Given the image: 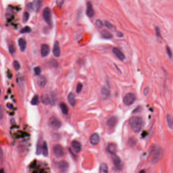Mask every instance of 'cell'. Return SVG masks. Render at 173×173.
<instances>
[{
  "label": "cell",
  "mask_w": 173,
  "mask_h": 173,
  "mask_svg": "<svg viewBox=\"0 0 173 173\" xmlns=\"http://www.w3.org/2000/svg\"><path fill=\"white\" fill-rule=\"evenodd\" d=\"M150 156L151 157V162L153 164L158 163L163 156V150L160 146L156 144L152 145L149 148Z\"/></svg>",
  "instance_id": "1"
},
{
  "label": "cell",
  "mask_w": 173,
  "mask_h": 173,
  "mask_svg": "<svg viewBox=\"0 0 173 173\" xmlns=\"http://www.w3.org/2000/svg\"><path fill=\"white\" fill-rule=\"evenodd\" d=\"M129 124L132 130L136 133L139 132L144 124L143 119L139 117L134 116L131 117L129 120Z\"/></svg>",
  "instance_id": "2"
},
{
  "label": "cell",
  "mask_w": 173,
  "mask_h": 173,
  "mask_svg": "<svg viewBox=\"0 0 173 173\" xmlns=\"http://www.w3.org/2000/svg\"><path fill=\"white\" fill-rule=\"evenodd\" d=\"M43 17L45 22L49 25L51 26L52 25V15L51 9L48 8H45L43 12Z\"/></svg>",
  "instance_id": "3"
},
{
  "label": "cell",
  "mask_w": 173,
  "mask_h": 173,
  "mask_svg": "<svg viewBox=\"0 0 173 173\" xmlns=\"http://www.w3.org/2000/svg\"><path fill=\"white\" fill-rule=\"evenodd\" d=\"M111 159L115 167L119 170H122L123 167V164L122 160L115 153H112L111 154Z\"/></svg>",
  "instance_id": "4"
},
{
  "label": "cell",
  "mask_w": 173,
  "mask_h": 173,
  "mask_svg": "<svg viewBox=\"0 0 173 173\" xmlns=\"http://www.w3.org/2000/svg\"><path fill=\"white\" fill-rule=\"evenodd\" d=\"M136 99L135 95L132 93L127 94L123 98V102L125 104L129 106L134 103Z\"/></svg>",
  "instance_id": "5"
},
{
  "label": "cell",
  "mask_w": 173,
  "mask_h": 173,
  "mask_svg": "<svg viewBox=\"0 0 173 173\" xmlns=\"http://www.w3.org/2000/svg\"><path fill=\"white\" fill-rule=\"evenodd\" d=\"M49 123L51 127L54 130H58L61 126V123L60 121L54 116H52L50 118Z\"/></svg>",
  "instance_id": "6"
},
{
  "label": "cell",
  "mask_w": 173,
  "mask_h": 173,
  "mask_svg": "<svg viewBox=\"0 0 173 173\" xmlns=\"http://www.w3.org/2000/svg\"><path fill=\"white\" fill-rule=\"evenodd\" d=\"M53 151L55 156L58 158H61L64 155V148L60 144H56L54 146Z\"/></svg>",
  "instance_id": "7"
},
{
  "label": "cell",
  "mask_w": 173,
  "mask_h": 173,
  "mask_svg": "<svg viewBox=\"0 0 173 173\" xmlns=\"http://www.w3.org/2000/svg\"><path fill=\"white\" fill-rule=\"evenodd\" d=\"M58 168L61 173H66L69 169V164L65 161H61L58 163Z\"/></svg>",
  "instance_id": "8"
},
{
  "label": "cell",
  "mask_w": 173,
  "mask_h": 173,
  "mask_svg": "<svg viewBox=\"0 0 173 173\" xmlns=\"http://www.w3.org/2000/svg\"><path fill=\"white\" fill-rule=\"evenodd\" d=\"M100 136L97 133L93 134L90 138V143L93 145H97L100 142Z\"/></svg>",
  "instance_id": "9"
},
{
  "label": "cell",
  "mask_w": 173,
  "mask_h": 173,
  "mask_svg": "<svg viewBox=\"0 0 173 173\" xmlns=\"http://www.w3.org/2000/svg\"><path fill=\"white\" fill-rule=\"evenodd\" d=\"M42 5V0H33L31 4L32 9L35 12H37L40 11Z\"/></svg>",
  "instance_id": "10"
},
{
  "label": "cell",
  "mask_w": 173,
  "mask_h": 173,
  "mask_svg": "<svg viewBox=\"0 0 173 173\" xmlns=\"http://www.w3.org/2000/svg\"><path fill=\"white\" fill-rule=\"evenodd\" d=\"M71 146L76 153H79L81 151L82 148L81 143L77 140H73L72 141Z\"/></svg>",
  "instance_id": "11"
},
{
  "label": "cell",
  "mask_w": 173,
  "mask_h": 173,
  "mask_svg": "<svg viewBox=\"0 0 173 173\" xmlns=\"http://www.w3.org/2000/svg\"><path fill=\"white\" fill-rule=\"evenodd\" d=\"M37 83L38 87L40 88H44L47 83V80L46 78L44 75H40L37 78Z\"/></svg>",
  "instance_id": "12"
},
{
  "label": "cell",
  "mask_w": 173,
  "mask_h": 173,
  "mask_svg": "<svg viewBox=\"0 0 173 173\" xmlns=\"http://www.w3.org/2000/svg\"><path fill=\"white\" fill-rule=\"evenodd\" d=\"M118 122V119L116 117H111L110 118H109L107 122H106V125L107 127L109 128H113L117 124Z\"/></svg>",
  "instance_id": "13"
},
{
  "label": "cell",
  "mask_w": 173,
  "mask_h": 173,
  "mask_svg": "<svg viewBox=\"0 0 173 173\" xmlns=\"http://www.w3.org/2000/svg\"><path fill=\"white\" fill-rule=\"evenodd\" d=\"M50 53L49 46L45 44L41 45V54L42 57H46Z\"/></svg>",
  "instance_id": "14"
},
{
  "label": "cell",
  "mask_w": 173,
  "mask_h": 173,
  "mask_svg": "<svg viewBox=\"0 0 173 173\" xmlns=\"http://www.w3.org/2000/svg\"><path fill=\"white\" fill-rule=\"evenodd\" d=\"M53 53L56 57H59L60 55V48L59 43L58 41H56L54 43L53 49Z\"/></svg>",
  "instance_id": "15"
},
{
  "label": "cell",
  "mask_w": 173,
  "mask_h": 173,
  "mask_svg": "<svg viewBox=\"0 0 173 173\" xmlns=\"http://www.w3.org/2000/svg\"><path fill=\"white\" fill-rule=\"evenodd\" d=\"M112 51L114 54L117 56V57L119 60L124 61L125 59V56L118 48H113Z\"/></svg>",
  "instance_id": "16"
},
{
  "label": "cell",
  "mask_w": 173,
  "mask_h": 173,
  "mask_svg": "<svg viewBox=\"0 0 173 173\" xmlns=\"http://www.w3.org/2000/svg\"><path fill=\"white\" fill-rule=\"evenodd\" d=\"M87 9L86 11V14L89 17H93L95 14V11L94 10L93 6L91 2H88L87 4Z\"/></svg>",
  "instance_id": "17"
},
{
  "label": "cell",
  "mask_w": 173,
  "mask_h": 173,
  "mask_svg": "<svg viewBox=\"0 0 173 173\" xmlns=\"http://www.w3.org/2000/svg\"><path fill=\"white\" fill-rule=\"evenodd\" d=\"M41 100L42 103L45 105H48L51 103V99L50 96L46 94H43L42 95Z\"/></svg>",
  "instance_id": "18"
},
{
  "label": "cell",
  "mask_w": 173,
  "mask_h": 173,
  "mask_svg": "<svg viewBox=\"0 0 173 173\" xmlns=\"http://www.w3.org/2000/svg\"><path fill=\"white\" fill-rule=\"evenodd\" d=\"M67 100L69 103V104L73 107L75 105V96L74 94L72 92L69 93L67 96Z\"/></svg>",
  "instance_id": "19"
},
{
  "label": "cell",
  "mask_w": 173,
  "mask_h": 173,
  "mask_svg": "<svg viewBox=\"0 0 173 173\" xmlns=\"http://www.w3.org/2000/svg\"><path fill=\"white\" fill-rule=\"evenodd\" d=\"M18 45L21 51H25L26 47V42L23 38H20L18 40Z\"/></svg>",
  "instance_id": "20"
},
{
  "label": "cell",
  "mask_w": 173,
  "mask_h": 173,
  "mask_svg": "<svg viewBox=\"0 0 173 173\" xmlns=\"http://www.w3.org/2000/svg\"><path fill=\"white\" fill-rule=\"evenodd\" d=\"M101 95L102 98L104 99H107L110 96V91L105 86L102 87L101 89Z\"/></svg>",
  "instance_id": "21"
},
{
  "label": "cell",
  "mask_w": 173,
  "mask_h": 173,
  "mask_svg": "<svg viewBox=\"0 0 173 173\" xmlns=\"http://www.w3.org/2000/svg\"><path fill=\"white\" fill-rule=\"evenodd\" d=\"M101 34L103 38H106V39H110V38H112L113 37L112 34L105 29H103L101 31Z\"/></svg>",
  "instance_id": "22"
},
{
  "label": "cell",
  "mask_w": 173,
  "mask_h": 173,
  "mask_svg": "<svg viewBox=\"0 0 173 173\" xmlns=\"http://www.w3.org/2000/svg\"><path fill=\"white\" fill-rule=\"evenodd\" d=\"M107 150L110 152V154L115 153L117 150V145L114 143H110L108 144L107 147Z\"/></svg>",
  "instance_id": "23"
},
{
  "label": "cell",
  "mask_w": 173,
  "mask_h": 173,
  "mask_svg": "<svg viewBox=\"0 0 173 173\" xmlns=\"http://www.w3.org/2000/svg\"><path fill=\"white\" fill-rule=\"evenodd\" d=\"M42 153L44 156L47 157L48 155V148L47 142L44 141L42 144Z\"/></svg>",
  "instance_id": "24"
},
{
  "label": "cell",
  "mask_w": 173,
  "mask_h": 173,
  "mask_svg": "<svg viewBox=\"0 0 173 173\" xmlns=\"http://www.w3.org/2000/svg\"><path fill=\"white\" fill-rule=\"evenodd\" d=\"M60 107L62 112L64 115H67L68 113V108L66 104L64 103H61L60 104Z\"/></svg>",
  "instance_id": "25"
},
{
  "label": "cell",
  "mask_w": 173,
  "mask_h": 173,
  "mask_svg": "<svg viewBox=\"0 0 173 173\" xmlns=\"http://www.w3.org/2000/svg\"><path fill=\"white\" fill-rule=\"evenodd\" d=\"M99 173H108V166L105 163H102L100 166Z\"/></svg>",
  "instance_id": "26"
},
{
  "label": "cell",
  "mask_w": 173,
  "mask_h": 173,
  "mask_svg": "<svg viewBox=\"0 0 173 173\" xmlns=\"http://www.w3.org/2000/svg\"><path fill=\"white\" fill-rule=\"evenodd\" d=\"M38 100H39L38 96L37 95H35L31 99L30 103L33 105H36L38 103Z\"/></svg>",
  "instance_id": "27"
},
{
  "label": "cell",
  "mask_w": 173,
  "mask_h": 173,
  "mask_svg": "<svg viewBox=\"0 0 173 173\" xmlns=\"http://www.w3.org/2000/svg\"><path fill=\"white\" fill-rule=\"evenodd\" d=\"M128 143L131 146H134L137 143V140L134 138H131L129 140Z\"/></svg>",
  "instance_id": "28"
},
{
  "label": "cell",
  "mask_w": 173,
  "mask_h": 173,
  "mask_svg": "<svg viewBox=\"0 0 173 173\" xmlns=\"http://www.w3.org/2000/svg\"><path fill=\"white\" fill-rule=\"evenodd\" d=\"M28 18H29V13L27 12H24L23 14V19H22L23 22L24 23L26 22L28 20Z\"/></svg>",
  "instance_id": "29"
},
{
  "label": "cell",
  "mask_w": 173,
  "mask_h": 173,
  "mask_svg": "<svg viewBox=\"0 0 173 173\" xmlns=\"http://www.w3.org/2000/svg\"><path fill=\"white\" fill-rule=\"evenodd\" d=\"M49 64L52 67H57L58 66V62L55 59H51L49 61Z\"/></svg>",
  "instance_id": "30"
},
{
  "label": "cell",
  "mask_w": 173,
  "mask_h": 173,
  "mask_svg": "<svg viewBox=\"0 0 173 173\" xmlns=\"http://www.w3.org/2000/svg\"><path fill=\"white\" fill-rule=\"evenodd\" d=\"M13 67L16 70H18L20 68V65L19 62L17 60H15L13 62Z\"/></svg>",
  "instance_id": "31"
},
{
  "label": "cell",
  "mask_w": 173,
  "mask_h": 173,
  "mask_svg": "<svg viewBox=\"0 0 173 173\" xmlns=\"http://www.w3.org/2000/svg\"><path fill=\"white\" fill-rule=\"evenodd\" d=\"M167 121H168V123L169 126L171 128L172 127V125H173V121L172 120V117L171 114H168V116H167Z\"/></svg>",
  "instance_id": "32"
},
{
  "label": "cell",
  "mask_w": 173,
  "mask_h": 173,
  "mask_svg": "<svg viewBox=\"0 0 173 173\" xmlns=\"http://www.w3.org/2000/svg\"><path fill=\"white\" fill-rule=\"evenodd\" d=\"M31 28L29 26H25L21 30L20 32H21V33H29L31 31Z\"/></svg>",
  "instance_id": "33"
},
{
  "label": "cell",
  "mask_w": 173,
  "mask_h": 173,
  "mask_svg": "<svg viewBox=\"0 0 173 173\" xmlns=\"http://www.w3.org/2000/svg\"><path fill=\"white\" fill-rule=\"evenodd\" d=\"M34 72L35 75H39L40 73H41V68L39 66L35 67L34 68Z\"/></svg>",
  "instance_id": "34"
},
{
  "label": "cell",
  "mask_w": 173,
  "mask_h": 173,
  "mask_svg": "<svg viewBox=\"0 0 173 173\" xmlns=\"http://www.w3.org/2000/svg\"><path fill=\"white\" fill-rule=\"evenodd\" d=\"M42 150V144L41 145V143L39 142L37 144V147L36 149L37 155H40V154H41Z\"/></svg>",
  "instance_id": "35"
},
{
  "label": "cell",
  "mask_w": 173,
  "mask_h": 173,
  "mask_svg": "<svg viewBox=\"0 0 173 173\" xmlns=\"http://www.w3.org/2000/svg\"><path fill=\"white\" fill-rule=\"evenodd\" d=\"M83 88V85L81 83H78V85H77V87H76V91L77 93H80L82 90Z\"/></svg>",
  "instance_id": "36"
},
{
  "label": "cell",
  "mask_w": 173,
  "mask_h": 173,
  "mask_svg": "<svg viewBox=\"0 0 173 173\" xmlns=\"http://www.w3.org/2000/svg\"><path fill=\"white\" fill-rule=\"evenodd\" d=\"M95 24L99 28L102 27L103 25L102 22L100 20H99V19H97V20L95 21Z\"/></svg>",
  "instance_id": "37"
},
{
  "label": "cell",
  "mask_w": 173,
  "mask_h": 173,
  "mask_svg": "<svg viewBox=\"0 0 173 173\" xmlns=\"http://www.w3.org/2000/svg\"><path fill=\"white\" fill-rule=\"evenodd\" d=\"M166 51H167V53L169 57L170 58H172V57H173L172 52L171 51V49L168 46H167V47H166Z\"/></svg>",
  "instance_id": "38"
},
{
  "label": "cell",
  "mask_w": 173,
  "mask_h": 173,
  "mask_svg": "<svg viewBox=\"0 0 173 173\" xmlns=\"http://www.w3.org/2000/svg\"><path fill=\"white\" fill-rule=\"evenodd\" d=\"M64 2V0H57L56 1V5L57 6H58L60 8H61Z\"/></svg>",
  "instance_id": "39"
},
{
  "label": "cell",
  "mask_w": 173,
  "mask_h": 173,
  "mask_svg": "<svg viewBox=\"0 0 173 173\" xmlns=\"http://www.w3.org/2000/svg\"><path fill=\"white\" fill-rule=\"evenodd\" d=\"M9 50L11 53L13 54L15 52V48L13 45H10L9 46Z\"/></svg>",
  "instance_id": "40"
},
{
  "label": "cell",
  "mask_w": 173,
  "mask_h": 173,
  "mask_svg": "<svg viewBox=\"0 0 173 173\" xmlns=\"http://www.w3.org/2000/svg\"><path fill=\"white\" fill-rule=\"evenodd\" d=\"M104 25L106 27H107L108 28H112L113 27V25L111 23H110L109 21H105Z\"/></svg>",
  "instance_id": "41"
},
{
  "label": "cell",
  "mask_w": 173,
  "mask_h": 173,
  "mask_svg": "<svg viewBox=\"0 0 173 173\" xmlns=\"http://www.w3.org/2000/svg\"><path fill=\"white\" fill-rule=\"evenodd\" d=\"M156 34L157 36L159 37V38H161V31H160V29L159 28V27H156Z\"/></svg>",
  "instance_id": "42"
},
{
  "label": "cell",
  "mask_w": 173,
  "mask_h": 173,
  "mask_svg": "<svg viewBox=\"0 0 173 173\" xmlns=\"http://www.w3.org/2000/svg\"><path fill=\"white\" fill-rule=\"evenodd\" d=\"M4 118V111L2 106L0 105V120H2Z\"/></svg>",
  "instance_id": "43"
},
{
  "label": "cell",
  "mask_w": 173,
  "mask_h": 173,
  "mask_svg": "<svg viewBox=\"0 0 173 173\" xmlns=\"http://www.w3.org/2000/svg\"><path fill=\"white\" fill-rule=\"evenodd\" d=\"M149 89L148 87H146L144 89V91H143V93H144V95H147L148 94V93H149Z\"/></svg>",
  "instance_id": "44"
},
{
  "label": "cell",
  "mask_w": 173,
  "mask_h": 173,
  "mask_svg": "<svg viewBox=\"0 0 173 173\" xmlns=\"http://www.w3.org/2000/svg\"><path fill=\"white\" fill-rule=\"evenodd\" d=\"M7 76L9 79H11L12 77V73L9 70L7 71Z\"/></svg>",
  "instance_id": "45"
},
{
  "label": "cell",
  "mask_w": 173,
  "mask_h": 173,
  "mask_svg": "<svg viewBox=\"0 0 173 173\" xmlns=\"http://www.w3.org/2000/svg\"><path fill=\"white\" fill-rule=\"evenodd\" d=\"M3 157V152L2 148L0 147V160H1Z\"/></svg>",
  "instance_id": "46"
},
{
  "label": "cell",
  "mask_w": 173,
  "mask_h": 173,
  "mask_svg": "<svg viewBox=\"0 0 173 173\" xmlns=\"http://www.w3.org/2000/svg\"><path fill=\"white\" fill-rule=\"evenodd\" d=\"M148 135V133L146 131H144L142 132L141 136L142 137V138H145L146 136H147V135Z\"/></svg>",
  "instance_id": "47"
},
{
  "label": "cell",
  "mask_w": 173,
  "mask_h": 173,
  "mask_svg": "<svg viewBox=\"0 0 173 173\" xmlns=\"http://www.w3.org/2000/svg\"><path fill=\"white\" fill-rule=\"evenodd\" d=\"M117 36L119 37H121L123 36V34L121 31H118L117 33Z\"/></svg>",
  "instance_id": "48"
},
{
  "label": "cell",
  "mask_w": 173,
  "mask_h": 173,
  "mask_svg": "<svg viewBox=\"0 0 173 173\" xmlns=\"http://www.w3.org/2000/svg\"><path fill=\"white\" fill-rule=\"evenodd\" d=\"M140 107H138L137 108H136L134 110V111H133V112L134 113H136V112H138L139 111H140Z\"/></svg>",
  "instance_id": "49"
},
{
  "label": "cell",
  "mask_w": 173,
  "mask_h": 173,
  "mask_svg": "<svg viewBox=\"0 0 173 173\" xmlns=\"http://www.w3.org/2000/svg\"><path fill=\"white\" fill-rule=\"evenodd\" d=\"M7 107H8V108H12V107H13V105L11 104H10V103H8L7 105Z\"/></svg>",
  "instance_id": "50"
},
{
  "label": "cell",
  "mask_w": 173,
  "mask_h": 173,
  "mask_svg": "<svg viewBox=\"0 0 173 173\" xmlns=\"http://www.w3.org/2000/svg\"><path fill=\"white\" fill-rule=\"evenodd\" d=\"M0 173H5L3 170L1 169V170H0Z\"/></svg>",
  "instance_id": "51"
},
{
  "label": "cell",
  "mask_w": 173,
  "mask_h": 173,
  "mask_svg": "<svg viewBox=\"0 0 173 173\" xmlns=\"http://www.w3.org/2000/svg\"><path fill=\"white\" fill-rule=\"evenodd\" d=\"M139 173H145V171L144 170H141Z\"/></svg>",
  "instance_id": "52"
},
{
  "label": "cell",
  "mask_w": 173,
  "mask_h": 173,
  "mask_svg": "<svg viewBox=\"0 0 173 173\" xmlns=\"http://www.w3.org/2000/svg\"><path fill=\"white\" fill-rule=\"evenodd\" d=\"M1 88H0V95H1Z\"/></svg>",
  "instance_id": "53"
},
{
  "label": "cell",
  "mask_w": 173,
  "mask_h": 173,
  "mask_svg": "<svg viewBox=\"0 0 173 173\" xmlns=\"http://www.w3.org/2000/svg\"></svg>",
  "instance_id": "54"
}]
</instances>
